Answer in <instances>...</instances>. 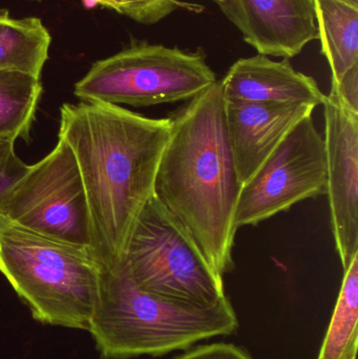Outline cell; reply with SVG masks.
<instances>
[{"mask_svg": "<svg viewBox=\"0 0 358 359\" xmlns=\"http://www.w3.org/2000/svg\"><path fill=\"white\" fill-rule=\"evenodd\" d=\"M52 37L35 17L12 18L0 10V69H14L41 77Z\"/></svg>", "mask_w": 358, "mask_h": 359, "instance_id": "obj_14", "label": "cell"}, {"mask_svg": "<svg viewBox=\"0 0 358 359\" xmlns=\"http://www.w3.org/2000/svg\"><path fill=\"white\" fill-rule=\"evenodd\" d=\"M322 54L331 69V84L358 63V8L340 0H315Z\"/></svg>", "mask_w": 358, "mask_h": 359, "instance_id": "obj_13", "label": "cell"}, {"mask_svg": "<svg viewBox=\"0 0 358 359\" xmlns=\"http://www.w3.org/2000/svg\"><path fill=\"white\" fill-rule=\"evenodd\" d=\"M172 359H252L249 352L233 344L216 343L200 345L184 350Z\"/></svg>", "mask_w": 358, "mask_h": 359, "instance_id": "obj_19", "label": "cell"}, {"mask_svg": "<svg viewBox=\"0 0 358 359\" xmlns=\"http://www.w3.org/2000/svg\"><path fill=\"white\" fill-rule=\"evenodd\" d=\"M327 192L325 141L312 116L303 119L242 186L235 227L256 226L296 203Z\"/></svg>", "mask_w": 358, "mask_h": 359, "instance_id": "obj_8", "label": "cell"}, {"mask_svg": "<svg viewBox=\"0 0 358 359\" xmlns=\"http://www.w3.org/2000/svg\"><path fill=\"white\" fill-rule=\"evenodd\" d=\"M340 1L345 2V4H350V6L358 8V0H340Z\"/></svg>", "mask_w": 358, "mask_h": 359, "instance_id": "obj_22", "label": "cell"}, {"mask_svg": "<svg viewBox=\"0 0 358 359\" xmlns=\"http://www.w3.org/2000/svg\"><path fill=\"white\" fill-rule=\"evenodd\" d=\"M29 165L15 153V142L0 149V203L8 190L27 172Z\"/></svg>", "mask_w": 358, "mask_h": 359, "instance_id": "obj_18", "label": "cell"}, {"mask_svg": "<svg viewBox=\"0 0 358 359\" xmlns=\"http://www.w3.org/2000/svg\"><path fill=\"white\" fill-rule=\"evenodd\" d=\"M237 328L228 297L208 307L174 303L141 290L123 264L113 270L100 267L88 328L100 359L158 358Z\"/></svg>", "mask_w": 358, "mask_h": 359, "instance_id": "obj_3", "label": "cell"}, {"mask_svg": "<svg viewBox=\"0 0 358 359\" xmlns=\"http://www.w3.org/2000/svg\"><path fill=\"white\" fill-rule=\"evenodd\" d=\"M122 264L141 290L166 301L208 307L227 297L223 276L156 196L137 221Z\"/></svg>", "mask_w": 358, "mask_h": 359, "instance_id": "obj_6", "label": "cell"}, {"mask_svg": "<svg viewBox=\"0 0 358 359\" xmlns=\"http://www.w3.org/2000/svg\"><path fill=\"white\" fill-rule=\"evenodd\" d=\"M329 95L358 113V63L348 69L336 83L331 84Z\"/></svg>", "mask_w": 358, "mask_h": 359, "instance_id": "obj_20", "label": "cell"}, {"mask_svg": "<svg viewBox=\"0 0 358 359\" xmlns=\"http://www.w3.org/2000/svg\"><path fill=\"white\" fill-rule=\"evenodd\" d=\"M170 135V118L153 119L101 101L61 107L58 138L77 161L94 232V257L103 269L123 263L137 221L155 196Z\"/></svg>", "mask_w": 358, "mask_h": 359, "instance_id": "obj_1", "label": "cell"}, {"mask_svg": "<svg viewBox=\"0 0 358 359\" xmlns=\"http://www.w3.org/2000/svg\"><path fill=\"white\" fill-rule=\"evenodd\" d=\"M358 255L344 270L342 287L319 359H357Z\"/></svg>", "mask_w": 358, "mask_h": 359, "instance_id": "obj_16", "label": "cell"}, {"mask_svg": "<svg viewBox=\"0 0 358 359\" xmlns=\"http://www.w3.org/2000/svg\"><path fill=\"white\" fill-rule=\"evenodd\" d=\"M11 142H15V141L6 140V139H0V149H1V147H6V144H8V143Z\"/></svg>", "mask_w": 358, "mask_h": 359, "instance_id": "obj_23", "label": "cell"}, {"mask_svg": "<svg viewBox=\"0 0 358 359\" xmlns=\"http://www.w3.org/2000/svg\"><path fill=\"white\" fill-rule=\"evenodd\" d=\"M86 1H90L92 4H101L105 8L116 11L119 14L123 12L124 0H86Z\"/></svg>", "mask_w": 358, "mask_h": 359, "instance_id": "obj_21", "label": "cell"}, {"mask_svg": "<svg viewBox=\"0 0 358 359\" xmlns=\"http://www.w3.org/2000/svg\"><path fill=\"white\" fill-rule=\"evenodd\" d=\"M179 8L200 12L202 6L180 0H124L122 15L137 22L149 25L159 22Z\"/></svg>", "mask_w": 358, "mask_h": 359, "instance_id": "obj_17", "label": "cell"}, {"mask_svg": "<svg viewBox=\"0 0 358 359\" xmlns=\"http://www.w3.org/2000/svg\"><path fill=\"white\" fill-rule=\"evenodd\" d=\"M42 92L40 78L0 69V139L29 140Z\"/></svg>", "mask_w": 358, "mask_h": 359, "instance_id": "obj_15", "label": "cell"}, {"mask_svg": "<svg viewBox=\"0 0 358 359\" xmlns=\"http://www.w3.org/2000/svg\"><path fill=\"white\" fill-rule=\"evenodd\" d=\"M218 6L259 54L289 59L319 39L315 0H224Z\"/></svg>", "mask_w": 358, "mask_h": 359, "instance_id": "obj_10", "label": "cell"}, {"mask_svg": "<svg viewBox=\"0 0 358 359\" xmlns=\"http://www.w3.org/2000/svg\"><path fill=\"white\" fill-rule=\"evenodd\" d=\"M0 215L44 238L94 255L83 182L71 147L61 139L11 187L0 203Z\"/></svg>", "mask_w": 358, "mask_h": 359, "instance_id": "obj_7", "label": "cell"}, {"mask_svg": "<svg viewBox=\"0 0 358 359\" xmlns=\"http://www.w3.org/2000/svg\"><path fill=\"white\" fill-rule=\"evenodd\" d=\"M216 81L201 48L138 42L95 62L75 84L74 95L85 102L149 107L187 102Z\"/></svg>", "mask_w": 358, "mask_h": 359, "instance_id": "obj_5", "label": "cell"}, {"mask_svg": "<svg viewBox=\"0 0 358 359\" xmlns=\"http://www.w3.org/2000/svg\"><path fill=\"white\" fill-rule=\"evenodd\" d=\"M315 109L305 103L226 102L227 135L242 186Z\"/></svg>", "mask_w": 358, "mask_h": 359, "instance_id": "obj_11", "label": "cell"}, {"mask_svg": "<svg viewBox=\"0 0 358 359\" xmlns=\"http://www.w3.org/2000/svg\"><path fill=\"white\" fill-rule=\"evenodd\" d=\"M214 1H216V4H218V2H222L224 1V0H214Z\"/></svg>", "mask_w": 358, "mask_h": 359, "instance_id": "obj_24", "label": "cell"}, {"mask_svg": "<svg viewBox=\"0 0 358 359\" xmlns=\"http://www.w3.org/2000/svg\"><path fill=\"white\" fill-rule=\"evenodd\" d=\"M220 81L170 116L155 183L158 200L186 228L220 276L235 269L242 183L227 135Z\"/></svg>", "mask_w": 358, "mask_h": 359, "instance_id": "obj_2", "label": "cell"}, {"mask_svg": "<svg viewBox=\"0 0 358 359\" xmlns=\"http://www.w3.org/2000/svg\"><path fill=\"white\" fill-rule=\"evenodd\" d=\"M327 192L332 232L343 269L358 255V113L327 95Z\"/></svg>", "mask_w": 358, "mask_h": 359, "instance_id": "obj_9", "label": "cell"}, {"mask_svg": "<svg viewBox=\"0 0 358 359\" xmlns=\"http://www.w3.org/2000/svg\"><path fill=\"white\" fill-rule=\"evenodd\" d=\"M226 102L305 103L323 105L326 95L310 76L296 71L289 59L258 54L235 61L220 81Z\"/></svg>", "mask_w": 358, "mask_h": 359, "instance_id": "obj_12", "label": "cell"}, {"mask_svg": "<svg viewBox=\"0 0 358 359\" xmlns=\"http://www.w3.org/2000/svg\"><path fill=\"white\" fill-rule=\"evenodd\" d=\"M0 273L34 320L88 331L100 266L90 251L29 231L0 215Z\"/></svg>", "mask_w": 358, "mask_h": 359, "instance_id": "obj_4", "label": "cell"}]
</instances>
